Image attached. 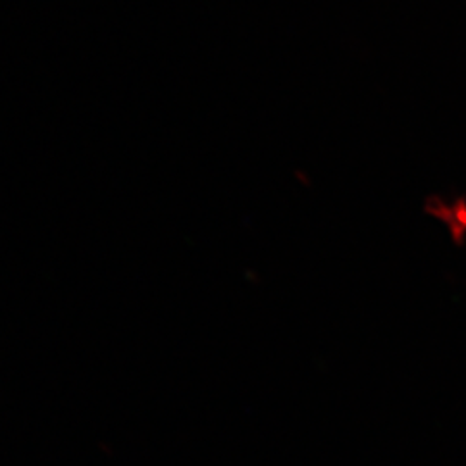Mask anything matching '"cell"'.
<instances>
[{"label": "cell", "instance_id": "6da1fadb", "mask_svg": "<svg viewBox=\"0 0 466 466\" xmlns=\"http://www.w3.org/2000/svg\"><path fill=\"white\" fill-rule=\"evenodd\" d=\"M429 213L444 225L456 238H466V198L463 196H433L429 199Z\"/></svg>", "mask_w": 466, "mask_h": 466}]
</instances>
